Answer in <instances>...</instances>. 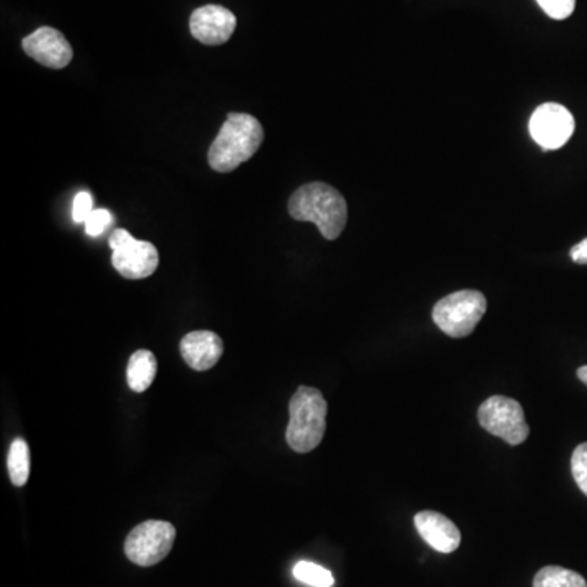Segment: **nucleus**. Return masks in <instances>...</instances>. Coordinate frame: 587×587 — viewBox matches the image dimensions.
I'll return each instance as SVG.
<instances>
[{
    "label": "nucleus",
    "mask_w": 587,
    "mask_h": 587,
    "mask_svg": "<svg viewBox=\"0 0 587 587\" xmlns=\"http://www.w3.org/2000/svg\"><path fill=\"white\" fill-rule=\"evenodd\" d=\"M534 587H587L586 579L561 566H545L535 574Z\"/></svg>",
    "instance_id": "nucleus-15"
},
{
    "label": "nucleus",
    "mask_w": 587,
    "mask_h": 587,
    "mask_svg": "<svg viewBox=\"0 0 587 587\" xmlns=\"http://www.w3.org/2000/svg\"><path fill=\"white\" fill-rule=\"evenodd\" d=\"M415 527L421 539L436 552L452 553L459 548V527L451 519L436 511H421L415 516Z\"/></svg>",
    "instance_id": "nucleus-11"
},
{
    "label": "nucleus",
    "mask_w": 587,
    "mask_h": 587,
    "mask_svg": "<svg viewBox=\"0 0 587 587\" xmlns=\"http://www.w3.org/2000/svg\"><path fill=\"white\" fill-rule=\"evenodd\" d=\"M180 351L191 369L199 372L209 371L221 359L224 343L221 336L216 333L198 330V332L188 333L181 340Z\"/></svg>",
    "instance_id": "nucleus-12"
},
{
    "label": "nucleus",
    "mask_w": 587,
    "mask_h": 587,
    "mask_svg": "<svg viewBox=\"0 0 587 587\" xmlns=\"http://www.w3.org/2000/svg\"><path fill=\"white\" fill-rule=\"evenodd\" d=\"M543 12L555 20H565L570 17L576 7V0H537Z\"/></svg>",
    "instance_id": "nucleus-18"
},
{
    "label": "nucleus",
    "mask_w": 587,
    "mask_h": 587,
    "mask_svg": "<svg viewBox=\"0 0 587 587\" xmlns=\"http://www.w3.org/2000/svg\"><path fill=\"white\" fill-rule=\"evenodd\" d=\"M289 214L296 221L315 224L325 239L336 240L348 222V204L333 186L315 181L291 196Z\"/></svg>",
    "instance_id": "nucleus-1"
},
{
    "label": "nucleus",
    "mask_w": 587,
    "mask_h": 587,
    "mask_svg": "<svg viewBox=\"0 0 587 587\" xmlns=\"http://www.w3.org/2000/svg\"><path fill=\"white\" fill-rule=\"evenodd\" d=\"M93 212V198L89 191H80L79 195L74 198V204H72V219L77 224L89 219L90 214Z\"/></svg>",
    "instance_id": "nucleus-20"
},
{
    "label": "nucleus",
    "mask_w": 587,
    "mask_h": 587,
    "mask_svg": "<svg viewBox=\"0 0 587 587\" xmlns=\"http://www.w3.org/2000/svg\"><path fill=\"white\" fill-rule=\"evenodd\" d=\"M571 472L579 490L587 496V442L579 444L574 449L573 457H571Z\"/></svg>",
    "instance_id": "nucleus-17"
},
{
    "label": "nucleus",
    "mask_w": 587,
    "mask_h": 587,
    "mask_svg": "<svg viewBox=\"0 0 587 587\" xmlns=\"http://www.w3.org/2000/svg\"><path fill=\"white\" fill-rule=\"evenodd\" d=\"M111 222H113V216H111L108 209H93L89 219L84 222L85 230H87L90 237H98V235L105 232L106 227L110 226Z\"/></svg>",
    "instance_id": "nucleus-19"
},
{
    "label": "nucleus",
    "mask_w": 587,
    "mask_h": 587,
    "mask_svg": "<svg viewBox=\"0 0 587 587\" xmlns=\"http://www.w3.org/2000/svg\"><path fill=\"white\" fill-rule=\"evenodd\" d=\"M177 539V530L167 521H146L129 532L124 552L134 565L154 566L167 558Z\"/></svg>",
    "instance_id": "nucleus-6"
},
{
    "label": "nucleus",
    "mask_w": 587,
    "mask_h": 587,
    "mask_svg": "<svg viewBox=\"0 0 587 587\" xmlns=\"http://www.w3.org/2000/svg\"><path fill=\"white\" fill-rule=\"evenodd\" d=\"M263 139L265 131L255 116L230 113L209 149V165L216 172H234L243 162L252 159Z\"/></svg>",
    "instance_id": "nucleus-2"
},
{
    "label": "nucleus",
    "mask_w": 587,
    "mask_h": 587,
    "mask_svg": "<svg viewBox=\"0 0 587 587\" xmlns=\"http://www.w3.org/2000/svg\"><path fill=\"white\" fill-rule=\"evenodd\" d=\"M529 131L542 149L557 151L573 136L574 118L563 105L543 103L530 116Z\"/></svg>",
    "instance_id": "nucleus-8"
},
{
    "label": "nucleus",
    "mask_w": 587,
    "mask_h": 587,
    "mask_svg": "<svg viewBox=\"0 0 587 587\" xmlns=\"http://www.w3.org/2000/svg\"><path fill=\"white\" fill-rule=\"evenodd\" d=\"M7 465H9V475L12 483L15 486L27 485L28 478H30V447L22 437H18L12 442L9 457H7Z\"/></svg>",
    "instance_id": "nucleus-14"
},
{
    "label": "nucleus",
    "mask_w": 587,
    "mask_h": 587,
    "mask_svg": "<svg viewBox=\"0 0 587 587\" xmlns=\"http://www.w3.org/2000/svg\"><path fill=\"white\" fill-rule=\"evenodd\" d=\"M327 400L314 387H299L289 403L286 441L292 451L307 454L322 442L327 429Z\"/></svg>",
    "instance_id": "nucleus-3"
},
{
    "label": "nucleus",
    "mask_w": 587,
    "mask_h": 587,
    "mask_svg": "<svg viewBox=\"0 0 587 587\" xmlns=\"http://www.w3.org/2000/svg\"><path fill=\"white\" fill-rule=\"evenodd\" d=\"M237 18L221 5H204L193 12L190 18L191 35L203 45H224L234 35Z\"/></svg>",
    "instance_id": "nucleus-10"
},
{
    "label": "nucleus",
    "mask_w": 587,
    "mask_h": 587,
    "mask_svg": "<svg viewBox=\"0 0 587 587\" xmlns=\"http://www.w3.org/2000/svg\"><path fill=\"white\" fill-rule=\"evenodd\" d=\"M571 260L578 265H587V239L571 248Z\"/></svg>",
    "instance_id": "nucleus-21"
},
{
    "label": "nucleus",
    "mask_w": 587,
    "mask_h": 587,
    "mask_svg": "<svg viewBox=\"0 0 587 587\" xmlns=\"http://www.w3.org/2000/svg\"><path fill=\"white\" fill-rule=\"evenodd\" d=\"M578 379L581 380L583 384L587 385V366L579 367Z\"/></svg>",
    "instance_id": "nucleus-22"
},
{
    "label": "nucleus",
    "mask_w": 587,
    "mask_h": 587,
    "mask_svg": "<svg viewBox=\"0 0 587 587\" xmlns=\"http://www.w3.org/2000/svg\"><path fill=\"white\" fill-rule=\"evenodd\" d=\"M157 374V359L147 349H139L128 362V384L133 392H146Z\"/></svg>",
    "instance_id": "nucleus-13"
},
{
    "label": "nucleus",
    "mask_w": 587,
    "mask_h": 587,
    "mask_svg": "<svg viewBox=\"0 0 587 587\" xmlns=\"http://www.w3.org/2000/svg\"><path fill=\"white\" fill-rule=\"evenodd\" d=\"M23 51L51 69H64L74 58V51L66 36L51 27H41L23 40Z\"/></svg>",
    "instance_id": "nucleus-9"
},
{
    "label": "nucleus",
    "mask_w": 587,
    "mask_h": 587,
    "mask_svg": "<svg viewBox=\"0 0 587 587\" xmlns=\"http://www.w3.org/2000/svg\"><path fill=\"white\" fill-rule=\"evenodd\" d=\"M292 574H294L297 581H301L307 586L332 587L335 584L332 571H328L327 568H323L317 563H312V561H299L294 566Z\"/></svg>",
    "instance_id": "nucleus-16"
},
{
    "label": "nucleus",
    "mask_w": 587,
    "mask_h": 587,
    "mask_svg": "<svg viewBox=\"0 0 587 587\" xmlns=\"http://www.w3.org/2000/svg\"><path fill=\"white\" fill-rule=\"evenodd\" d=\"M486 312V297L480 291L454 292L434 305L433 320L452 338H465L475 330Z\"/></svg>",
    "instance_id": "nucleus-4"
},
{
    "label": "nucleus",
    "mask_w": 587,
    "mask_h": 587,
    "mask_svg": "<svg viewBox=\"0 0 587 587\" xmlns=\"http://www.w3.org/2000/svg\"><path fill=\"white\" fill-rule=\"evenodd\" d=\"M478 423L509 446H519L529 437L530 429L521 403L503 395H493L478 408Z\"/></svg>",
    "instance_id": "nucleus-5"
},
{
    "label": "nucleus",
    "mask_w": 587,
    "mask_h": 587,
    "mask_svg": "<svg viewBox=\"0 0 587 587\" xmlns=\"http://www.w3.org/2000/svg\"><path fill=\"white\" fill-rule=\"evenodd\" d=\"M111 263L126 279L149 278L159 266V252L151 242L134 239L128 230L116 229L110 237Z\"/></svg>",
    "instance_id": "nucleus-7"
}]
</instances>
